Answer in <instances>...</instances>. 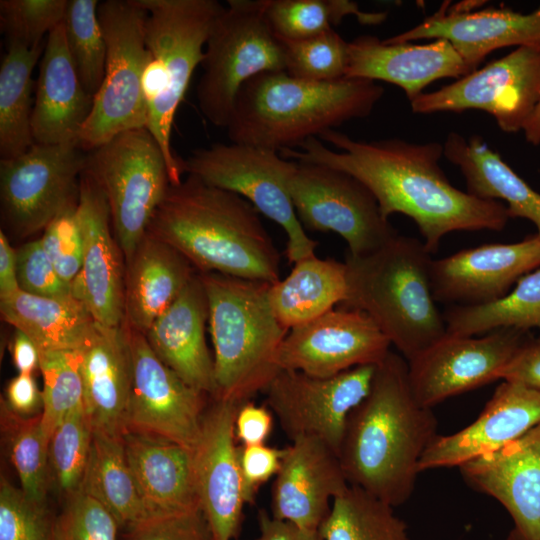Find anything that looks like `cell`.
<instances>
[{"instance_id":"cell-33","label":"cell","mask_w":540,"mask_h":540,"mask_svg":"<svg viewBox=\"0 0 540 540\" xmlns=\"http://www.w3.org/2000/svg\"><path fill=\"white\" fill-rule=\"evenodd\" d=\"M2 319L26 334L40 352L75 351L94 335L97 322L75 295L42 297L23 291L0 299Z\"/></svg>"},{"instance_id":"cell-36","label":"cell","mask_w":540,"mask_h":540,"mask_svg":"<svg viewBox=\"0 0 540 540\" xmlns=\"http://www.w3.org/2000/svg\"><path fill=\"white\" fill-rule=\"evenodd\" d=\"M45 42L28 48L8 44L0 67V156L14 158L35 142L32 134L34 68L43 54Z\"/></svg>"},{"instance_id":"cell-26","label":"cell","mask_w":540,"mask_h":540,"mask_svg":"<svg viewBox=\"0 0 540 540\" xmlns=\"http://www.w3.org/2000/svg\"><path fill=\"white\" fill-rule=\"evenodd\" d=\"M473 72L446 39L428 44L387 43L373 35L349 42L345 77L385 81L402 88L411 102L431 82Z\"/></svg>"},{"instance_id":"cell-16","label":"cell","mask_w":540,"mask_h":540,"mask_svg":"<svg viewBox=\"0 0 540 540\" xmlns=\"http://www.w3.org/2000/svg\"><path fill=\"white\" fill-rule=\"evenodd\" d=\"M128 334L132 376L126 433L163 438L193 450L210 396L162 362L144 334L129 327Z\"/></svg>"},{"instance_id":"cell-4","label":"cell","mask_w":540,"mask_h":540,"mask_svg":"<svg viewBox=\"0 0 540 540\" xmlns=\"http://www.w3.org/2000/svg\"><path fill=\"white\" fill-rule=\"evenodd\" d=\"M383 94L367 79L313 82L286 71L263 73L241 88L225 129L231 143L280 152L369 116Z\"/></svg>"},{"instance_id":"cell-50","label":"cell","mask_w":540,"mask_h":540,"mask_svg":"<svg viewBox=\"0 0 540 540\" xmlns=\"http://www.w3.org/2000/svg\"><path fill=\"white\" fill-rule=\"evenodd\" d=\"M124 540H215L201 507L150 516L125 530Z\"/></svg>"},{"instance_id":"cell-11","label":"cell","mask_w":540,"mask_h":540,"mask_svg":"<svg viewBox=\"0 0 540 540\" xmlns=\"http://www.w3.org/2000/svg\"><path fill=\"white\" fill-rule=\"evenodd\" d=\"M296 161L279 152L242 144L214 143L193 150L184 170L204 183L233 192L286 233L290 263L315 255L317 242L309 237L293 206L288 180Z\"/></svg>"},{"instance_id":"cell-24","label":"cell","mask_w":540,"mask_h":540,"mask_svg":"<svg viewBox=\"0 0 540 540\" xmlns=\"http://www.w3.org/2000/svg\"><path fill=\"white\" fill-rule=\"evenodd\" d=\"M538 424L540 391L503 381L475 421L434 439L419 462V472L459 467L515 441Z\"/></svg>"},{"instance_id":"cell-3","label":"cell","mask_w":540,"mask_h":540,"mask_svg":"<svg viewBox=\"0 0 540 540\" xmlns=\"http://www.w3.org/2000/svg\"><path fill=\"white\" fill-rule=\"evenodd\" d=\"M146 234L175 248L198 273L280 280V254L258 210L192 175L170 185Z\"/></svg>"},{"instance_id":"cell-58","label":"cell","mask_w":540,"mask_h":540,"mask_svg":"<svg viewBox=\"0 0 540 540\" xmlns=\"http://www.w3.org/2000/svg\"><path fill=\"white\" fill-rule=\"evenodd\" d=\"M523 132L527 142L533 145L540 144V104L535 109Z\"/></svg>"},{"instance_id":"cell-5","label":"cell","mask_w":540,"mask_h":540,"mask_svg":"<svg viewBox=\"0 0 540 540\" xmlns=\"http://www.w3.org/2000/svg\"><path fill=\"white\" fill-rule=\"evenodd\" d=\"M430 255L419 239L397 234L345 261L344 306L365 313L406 361L447 333L432 293Z\"/></svg>"},{"instance_id":"cell-42","label":"cell","mask_w":540,"mask_h":540,"mask_svg":"<svg viewBox=\"0 0 540 540\" xmlns=\"http://www.w3.org/2000/svg\"><path fill=\"white\" fill-rule=\"evenodd\" d=\"M43 378L41 424L49 439L63 419L84 405V387L78 351L40 352Z\"/></svg>"},{"instance_id":"cell-46","label":"cell","mask_w":540,"mask_h":540,"mask_svg":"<svg viewBox=\"0 0 540 540\" xmlns=\"http://www.w3.org/2000/svg\"><path fill=\"white\" fill-rule=\"evenodd\" d=\"M55 522L45 501L29 498L1 478L0 540H56Z\"/></svg>"},{"instance_id":"cell-1","label":"cell","mask_w":540,"mask_h":540,"mask_svg":"<svg viewBox=\"0 0 540 540\" xmlns=\"http://www.w3.org/2000/svg\"><path fill=\"white\" fill-rule=\"evenodd\" d=\"M279 153L358 179L374 195L384 218L399 213L416 223L430 254L450 232L501 231L510 218L499 201L478 198L450 183L439 163L444 154L438 142L363 141L331 129Z\"/></svg>"},{"instance_id":"cell-56","label":"cell","mask_w":540,"mask_h":540,"mask_svg":"<svg viewBox=\"0 0 540 540\" xmlns=\"http://www.w3.org/2000/svg\"><path fill=\"white\" fill-rule=\"evenodd\" d=\"M12 362L18 374H30L40 369V351L22 331L15 329L10 343Z\"/></svg>"},{"instance_id":"cell-13","label":"cell","mask_w":540,"mask_h":540,"mask_svg":"<svg viewBox=\"0 0 540 540\" xmlns=\"http://www.w3.org/2000/svg\"><path fill=\"white\" fill-rule=\"evenodd\" d=\"M288 190L304 229L338 234L351 256L375 251L398 234L371 191L344 171L296 161Z\"/></svg>"},{"instance_id":"cell-9","label":"cell","mask_w":540,"mask_h":540,"mask_svg":"<svg viewBox=\"0 0 540 540\" xmlns=\"http://www.w3.org/2000/svg\"><path fill=\"white\" fill-rule=\"evenodd\" d=\"M86 153L85 171L105 195L126 264L171 185L165 156L147 128L121 132Z\"/></svg>"},{"instance_id":"cell-37","label":"cell","mask_w":540,"mask_h":540,"mask_svg":"<svg viewBox=\"0 0 540 540\" xmlns=\"http://www.w3.org/2000/svg\"><path fill=\"white\" fill-rule=\"evenodd\" d=\"M447 333L477 336L500 328L540 329V268L522 276L502 298L488 304L452 306L444 314Z\"/></svg>"},{"instance_id":"cell-25","label":"cell","mask_w":540,"mask_h":540,"mask_svg":"<svg viewBox=\"0 0 540 540\" xmlns=\"http://www.w3.org/2000/svg\"><path fill=\"white\" fill-rule=\"evenodd\" d=\"M446 39L474 71L493 50L540 46V7L528 14L510 9L462 10L445 2L417 26L385 39L403 43Z\"/></svg>"},{"instance_id":"cell-7","label":"cell","mask_w":540,"mask_h":540,"mask_svg":"<svg viewBox=\"0 0 540 540\" xmlns=\"http://www.w3.org/2000/svg\"><path fill=\"white\" fill-rule=\"evenodd\" d=\"M267 4L229 0L210 30L196 97L201 113L216 127H227L245 83L263 73L286 71L284 44L269 25Z\"/></svg>"},{"instance_id":"cell-55","label":"cell","mask_w":540,"mask_h":540,"mask_svg":"<svg viewBox=\"0 0 540 540\" xmlns=\"http://www.w3.org/2000/svg\"><path fill=\"white\" fill-rule=\"evenodd\" d=\"M259 535L255 540H323L319 530H308L274 518L265 510L258 513Z\"/></svg>"},{"instance_id":"cell-47","label":"cell","mask_w":540,"mask_h":540,"mask_svg":"<svg viewBox=\"0 0 540 540\" xmlns=\"http://www.w3.org/2000/svg\"><path fill=\"white\" fill-rule=\"evenodd\" d=\"M120 527L96 499L78 491L66 498L56 518V540H118Z\"/></svg>"},{"instance_id":"cell-48","label":"cell","mask_w":540,"mask_h":540,"mask_svg":"<svg viewBox=\"0 0 540 540\" xmlns=\"http://www.w3.org/2000/svg\"><path fill=\"white\" fill-rule=\"evenodd\" d=\"M76 205L60 213L44 229L42 246L59 276L72 284L80 273L83 238L76 217Z\"/></svg>"},{"instance_id":"cell-45","label":"cell","mask_w":540,"mask_h":540,"mask_svg":"<svg viewBox=\"0 0 540 540\" xmlns=\"http://www.w3.org/2000/svg\"><path fill=\"white\" fill-rule=\"evenodd\" d=\"M67 5V0H1V31L8 44L41 45L43 37L62 23Z\"/></svg>"},{"instance_id":"cell-30","label":"cell","mask_w":540,"mask_h":540,"mask_svg":"<svg viewBox=\"0 0 540 540\" xmlns=\"http://www.w3.org/2000/svg\"><path fill=\"white\" fill-rule=\"evenodd\" d=\"M126 458L150 516L200 507L192 450L145 434L123 436Z\"/></svg>"},{"instance_id":"cell-52","label":"cell","mask_w":540,"mask_h":540,"mask_svg":"<svg viewBox=\"0 0 540 540\" xmlns=\"http://www.w3.org/2000/svg\"><path fill=\"white\" fill-rule=\"evenodd\" d=\"M499 379L540 391V337L529 338L499 372Z\"/></svg>"},{"instance_id":"cell-31","label":"cell","mask_w":540,"mask_h":540,"mask_svg":"<svg viewBox=\"0 0 540 540\" xmlns=\"http://www.w3.org/2000/svg\"><path fill=\"white\" fill-rule=\"evenodd\" d=\"M125 265L124 323L144 335L198 273L175 248L149 234Z\"/></svg>"},{"instance_id":"cell-51","label":"cell","mask_w":540,"mask_h":540,"mask_svg":"<svg viewBox=\"0 0 540 540\" xmlns=\"http://www.w3.org/2000/svg\"><path fill=\"white\" fill-rule=\"evenodd\" d=\"M238 452L244 499L246 504H252L259 487L278 473L284 449L265 444L240 445Z\"/></svg>"},{"instance_id":"cell-14","label":"cell","mask_w":540,"mask_h":540,"mask_svg":"<svg viewBox=\"0 0 540 540\" xmlns=\"http://www.w3.org/2000/svg\"><path fill=\"white\" fill-rule=\"evenodd\" d=\"M414 113L490 114L506 133L523 131L540 104V46H520L436 91L413 99Z\"/></svg>"},{"instance_id":"cell-21","label":"cell","mask_w":540,"mask_h":540,"mask_svg":"<svg viewBox=\"0 0 540 540\" xmlns=\"http://www.w3.org/2000/svg\"><path fill=\"white\" fill-rule=\"evenodd\" d=\"M540 268V237L515 243H491L432 260L435 301L453 306L488 304L505 296L527 273Z\"/></svg>"},{"instance_id":"cell-43","label":"cell","mask_w":540,"mask_h":540,"mask_svg":"<svg viewBox=\"0 0 540 540\" xmlns=\"http://www.w3.org/2000/svg\"><path fill=\"white\" fill-rule=\"evenodd\" d=\"M92 432L83 405L68 414L50 436V474L65 498L81 489L90 457Z\"/></svg>"},{"instance_id":"cell-20","label":"cell","mask_w":540,"mask_h":540,"mask_svg":"<svg viewBox=\"0 0 540 540\" xmlns=\"http://www.w3.org/2000/svg\"><path fill=\"white\" fill-rule=\"evenodd\" d=\"M76 217L83 238L80 273L72 283L97 324L124 323L125 260L114 236L105 195L91 175L80 177Z\"/></svg>"},{"instance_id":"cell-29","label":"cell","mask_w":540,"mask_h":540,"mask_svg":"<svg viewBox=\"0 0 540 540\" xmlns=\"http://www.w3.org/2000/svg\"><path fill=\"white\" fill-rule=\"evenodd\" d=\"M208 301L199 273L146 332L152 350L187 384L213 398L214 360L205 327Z\"/></svg>"},{"instance_id":"cell-32","label":"cell","mask_w":540,"mask_h":540,"mask_svg":"<svg viewBox=\"0 0 540 540\" xmlns=\"http://www.w3.org/2000/svg\"><path fill=\"white\" fill-rule=\"evenodd\" d=\"M444 156L461 170L467 192L485 200L506 203L510 218L531 221L540 237V193L524 181L479 135L465 138L450 132Z\"/></svg>"},{"instance_id":"cell-23","label":"cell","mask_w":540,"mask_h":540,"mask_svg":"<svg viewBox=\"0 0 540 540\" xmlns=\"http://www.w3.org/2000/svg\"><path fill=\"white\" fill-rule=\"evenodd\" d=\"M272 485L271 515L308 530H319L332 502L349 483L337 453L314 437L291 441Z\"/></svg>"},{"instance_id":"cell-40","label":"cell","mask_w":540,"mask_h":540,"mask_svg":"<svg viewBox=\"0 0 540 540\" xmlns=\"http://www.w3.org/2000/svg\"><path fill=\"white\" fill-rule=\"evenodd\" d=\"M1 431L21 490L29 498L44 502L50 468L41 414L30 417L18 415L1 400Z\"/></svg>"},{"instance_id":"cell-28","label":"cell","mask_w":540,"mask_h":540,"mask_svg":"<svg viewBox=\"0 0 540 540\" xmlns=\"http://www.w3.org/2000/svg\"><path fill=\"white\" fill-rule=\"evenodd\" d=\"M84 387V409L92 431L123 438L131 389L128 327L98 324L77 350Z\"/></svg>"},{"instance_id":"cell-2","label":"cell","mask_w":540,"mask_h":540,"mask_svg":"<svg viewBox=\"0 0 540 540\" xmlns=\"http://www.w3.org/2000/svg\"><path fill=\"white\" fill-rule=\"evenodd\" d=\"M437 426L432 409L412 393L407 361L390 351L346 423L338 457L347 482L392 507L404 504L423 454L439 435Z\"/></svg>"},{"instance_id":"cell-38","label":"cell","mask_w":540,"mask_h":540,"mask_svg":"<svg viewBox=\"0 0 540 540\" xmlns=\"http://www.w3.org/2000/svg\"><path fill=\"white\" fill-rule=\"evenodd\" d=\"M320 532L323 540H409L394 507L352 485L332 501Z\"/></svg>"},{"instance_id":"cell-15","label":"cell","mask_w":540,"mask_h":540,"mask_svg":"<svg viewBox=\"0 0 540 540\" xmlns=\"http://www.w3.org/2000/svg\"><path fill=\"white\" fill-rule=\"evenodd\" d=\"M377 365L332 377L280 370L263 391L266 404L291 441L314 437L338 455L348 417L368 395Z\"/></svg>"},{"instance_id":"cell-18","label":"cell","mask_w":540,"mask_h":540,"mask_svg":"<svg viewBox=\"0 0 540 540\" xmlns=\"http://www.w3.org/2000/svg\"><path fill=\"white\" fill-rule=\"evenodd\" d=\"M391 343L362 311L343 307L291 328L278 353L280 370L332 377L363 365H378Z\"/></svg>"},{"instance_id":"cell-41","label":"cell","mask_w":540,"mask_h":540,"mask_svg":"<svg viewBox=\"0 0 540 540\" xmlns=\"http://www.w3.org/2000/svg\"><path fill=\"white\" fill-rule=\"evenodd\" d=\"M97 0H69L63 19L69 53L89 95L98 92L105 73L107 46Z\"/></svg>"},{"instance_id":"cell-10","label":"cell","mask_w":540,"mask_h":540,"mask_svg":"<svg viewBox=\"0 0 540 540\" xmlns=\"http://www.w3.org/2000/svg\"><path fill=\"white\" fill-rule=\"evenodd\" d=\"M147 11L145 40L148 51L163 64L167 89L148 110L147 129L165 156L171 184L185 172L184 159L173 152L171 133L175 113L192 75L204 58L210 30L224 6L216 0H139Z\"/></svg>"},{"instance_id":"cell-17","label":"cell","mask_w":540,"mask_h":540,"mask_svg":"<svg viewBox=\"0 0 540 540\" xmlns=\"http://www.w3.org/2000/svg\"><path fill=\"white\" fill-rule=\"evenodd\" d=\"M528 332L500 328L480 336L446 333L408 363L412 393L431 408L452 396L499 380V372L530 338Z\"/></svg>"},{"instance_id":"cell-39","label":"cell","mask_w":540,"mask_h":540,"mask_svg":"<svg viewBox=\"0 0 540 540\" xmlns=\"http://www.w3.org/2000/svg\"><path fill=\"white\" fill-rule=\"evenodd\" d=\"M355 15L364 24L382 22L386 14L365 13L346 0H268L266 16L282 42L311 38L334 29L345 16Z\"/></svg>"},{"instance_id":"cell-53","label":"cell","mask_w":540,"mask_h":540,"mask_svg":"<svg viewBox=\"0 0 540 540\" xmlns=\"http://www.w3.org/2000/svg\"><path fill=\"white\" fill-rule=\"evenodd\" d=\"M273 427L271 411L253 402L242 403L235 417V437L241 445L265 444Z\"/></svg>"},{"instance_id":"cell-57","label":"cell","mask_w":540,"mask_h":540,"mask_svg":"<svg viewBox=\"0 0 540 540\" xmlns=\"http://www.w3.org/2000/svg\"><path fill=\"white\" fill-rule=\"evenodd\" d=\"M20 291L17 279V257L6 233L0 230V299Z\"/></svg>"},{"instance_id":"cell-27","label":"cell","mask_w":540,"mask_h":540,"mask_svg":"<svg viewBox=\"0 0 540 540\" xmlns=\"http://www.w3.org/2000/svg\"><path fill=\"white\" fill-rule=\"evenodd\" d=\"M34 92V142L77 145L93 97L85 90L69 53L63 21L47 35Z\"/></svg>"},{"instance_id":"cell-34","label":"cell","mask_w":540,"mask_h":540,"mask_svg":"<svg viewBox=\"0 0 540 540\" xmlns=\"http://www.w3.org/2000/svg\"><path fill=\"white\" fill-rule=\"evenodd\" d=\"M268 296L278 321L290 330L345 302L346 264L316 255L299 260L285 279L270 285Z\"/></svg>"},{"instance_id":"cell-6","label":"cell","mask_w":540,"mask_h":540,"mask_svg":"<svg viewBox=\"0 0 540 540\" xmlns=\"http://www.w3.org/2000/svg\"><path fill=\"white\" fill-rule=\"evenodd\" d=\"M199 275L207 296L214 347L213 398L249 401L280 371L277 353L289 331L270 305L271 283L219 273Z\"/></svg>"},{"instance_id":"cell-12","label":"cell","mask_w":540,"mask_h":540,"mask_svg":"<svg viewBox=\"0 0 540 540\" xmlns=\"http://www.w3.org/2000/svg\"><path fill=\"white\" fill-rule=\"evenodd\" d=\"M86 155L74 144L34 143L23 154L0 160L1 220L13 237L44 230L77 204Z\"/></svg>"},{"instance_id":"cell-35","label":"cell","mask_w":540,"mask_h":540,"mask_svg":"<svg viewBox=\"0 0 540 540\" xmlns=\"http://www.w3.org/2000/svg\"><path fill=\"white\" fill-rule=\"evenodd\" d=\"M80 491L99 501L120 529L149 517L128 464L123 438L92 432L90 457Z\"/></svg>"},{"instance_id":"cell-54","label":"cell","mask_w":540,"mask_h":540,"mask_svg":"<svg viewBox=\"0 0 540 540\" xmlns=\"http://www.w3.org/2000/svg\"><path fill=\"white\" fill-rule=\"evenodd\" d=\"M2 400L11 411L21 416L30 417L42 412V391L30 374H18L12 378Z\"/></svg>"},{"instance_id":"cell-49","label":"cell","mask_w":540,"mask_h":540,"mask_svg":"<svg viewBox=\"0 0 540 540\" xmlns=\"http://www.w3.org/2000/svg\"><path fill=\"white\" fill-rule=\"evenodd\" d=\"M17 279L21 291L42 297L74 295L72 284L65 282L45 252L41 239L16 249Z\"/></svg>"},{"instance_id":"cell-8","label":"cell","mask_w":540,"mask_h":540,"mask_svg":"<svg viewBox=\"0 0 540 540\" xmlns=\"http://www.w3.org/2000/svg\"><path fill=\"white\" fill-rule=\"evenodd\" d=\"M98 19L107 53L102 84L77 145L89 152L121 132L147 128L148 106L142 75L149 51L145 40L147 11L139 0H106Z\"/></svg>"},{"instance_id":"cell-44","label":"cell","mask_w":540,"mask_h":540,"mask_svg":"<svg viewBox=\"0 0 540 540\" xmlns=\"http://www.w3.org/2000/svg\"><path fill=\"white\" fill-rule=\"evenodd\" d=\"M283 44L286 72L289 75L313 82H329L345 77L349 42L334 29Z\"/></svg>"},{"instance_id":"cell-19","label":"cell","mask_w":540,"mask_h":540,"mask_svg":"<svg viewBox=\"0 0 540 540\" xmlns=\"http://www.w3.org/2000/svg\"><path fill=\"white\" fill-rule=\"evenodd\" d=\"M212 400L192 450L195 486L215 540H235L246 504L234 428L242 403Z\"/></svg>"},{"instance_id":"cell-22","label":"cell","mask_w":540,"mask_h":540,"mask_svg":"<svg viewBox=\"0 0 540 540\" xmlns=\"http://www.w3.org/2000/svg\"><path fill=\"white\" fill-rule=\"evenodd\" d=\"M459 470L472 488L507 510L513 528L506 540H540V424Z\"/></svg>"}]
</instances>
